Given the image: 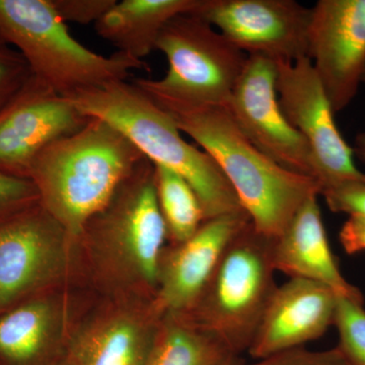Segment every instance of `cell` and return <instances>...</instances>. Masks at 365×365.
<instances>
[{"label":"cell","mask_w":365,"mask_h":365,"mask_svg":"<svg viewBox=\"0 0 365 365\" xmlns=\"http://www.w3.org/2000/svg\"><path fill=\"white\" fill-rule=\"evenodd\" d=\"M167 240L155 165L144 158L78 235L81 283L97 295L155 297Z\"/></svg>","instance_id":"cell-1"},{"label":"cell","mask_w":365,"mask_h":365,"mask_svg":"<svg viewBox=\"0 0 365 365\" xmlns=\"http://www.w3.org/2000/svg\"><path fill=\"white\" fill-rule=\"evenodd\" d=\"M153 101L217 163L259 234L279 237L309 197L321 196L314 178L283 169L255 148L227 108Z\"/></svg>","instance_id":"cell-2"},{"label":"cell","mask_w":365,"mask_h":365,"mask_svg":"<svg viewBox=\"0 0 365 365\" xmlns=\"http://www.w3.org/2000/svg\"><path fill=\"white\" fill-rule=\"evenodd\" d=\"M144 158L114 125L91 117L81 130L48 145L34 160L29 179L41 205L78 239Z\"/></svg>","instance_id":"cell-3"},{"label":"cell","mask_w":365,"mask_h":365,"mask_svg":"<svg viewBox=\"0 0 365 365\" xmlns=\"http://www.w3.org/2000/svg\"><path fill=\"white\" fill-rule=\"evenodd\" d=\"M68 100L86 116L114 125L150 162L184 178L198 196L205 222L245 211L217 163L187 143L172 117L138 86L115 81Z\"/></svg>","instance_id":"cell-4"},{"label":"cell","mask_w":365,"mask_h":365,"mask_svg":"<svg viewBox=\"0 0 365 365\" xmlns=\"http://www.w3.org/2000/svg\"><path fill=\"white\" fill-rule=\"evenodd\" d=\"M0 37L21 53L34 76L66 98L148 69L124 53L105 57L81 45L50 0H0Z\"/></svg>","instance_id":"cell-5"},{"label":"cell","mask_w":365,"mask_h":365,"mask_svg":"<svg viewBox=\"0 0 365 365\" xmlns=\"http://www.w3.org/2000/svg\"><path fill=\"white\" fill-rule=\"evenodd\" d=\"M272 240L252 222L230 242L207 287L189 314L232 354L248 352L277 285Z\"/></svg>","instance_id":"cell-6"},{"label":"cell","mask_w":365,"mask_h":365,"mask_svg":"<svg viewBox=\"0 0 365 365\" xmlns=\"http://www.w3.org/2000/svg\"><path fill=\"white\" fill-rule=\"evenodd\" d=\"M169 68L160 79L134 78L153 100L227 108L248 55L195 14H180L165 25L157 47Z\"/></svg>","instance_id":"cell-7"},{"label":"cell","mask_w":365,"mask_h":365,"mask_svg":"<svg viewBox=\"0 0 365 365\" xmlns=\"http://www.w3.org/2000/svg\"><path fill=\"white\" fill-rule=\"evenodd\" d=\"M73 284L83 285L78 239L40 202L0 223V313Z\"/></svg>","instance_id":"cell-8"},{"label":"cell","mask_w":365,"mask_h":365,"mask_svg":"<svg viewBox=\"0 0 365 365\" xmlns=\"http://www.w3.org/2000/svg\"><path fill=\"white\" fill-rule=\"evenodd\" d=\"M165 314L155 297L93 294L64 357L71 365H146Z\"/></svg>","instance_id":"cell-9"},{"label":"cell","mask_w":365,"mask_h":365,"mask_svg":"<svg viewBox=\"0 0 365 365\" xmlns=\"http://www.w3.org/2000/svg\"><path fill=\"white\" fill-rule=\"evenodd\" d=\"M276 66L281 110L311 148L322 192L350 182H365L364 173L355 165L352 146L338 130L335 113L311 59L276 60Z\"/></svg>","instance_id":"cell-10"},{"label":"cell","mask_w":365,"mask_h":365,"mask_svg":"<svg viewBox=\"0 0 365 365\" xmlns=\"http://www.w3.org/2000/svg\"><path fill=\"white\" fill-rule=\"evenodd\" d=\"M276 79L275 60L249 55L227 109L240 130L263 155L283 169L319 182L318 165L309 144L281 110Z\"/></svg>","instance_id":"cell-11"},{"label":"cell","mask_w":365,"mask_h":365,"mask_svg":"<svg viewBox=\"0 0 365 365\" xmlns=\"http://www.w3.org/2000/svg\"><path fill=\"white\" fill-rule=\"evenodd\" d=\"M93 292L73 284L47 290L0 313V365H52L64 356Z\"/></svg>","instance_id":"cell-12"},{"label":"cell","mask_w":365,"mask_h":365,"mask_svg":"<svg viewBox=\"0 0 365 365\" xmlns=\"http://www.w3.org/2000/svg\"><path fill=\"white\" fill-rule=\"evenodd\" d=\"M311 13L294 0H204L193 14L248 56L295 61L307 57Z\"/></svg>","instance_id":"cell-13"},{"label":"cell","mask_w":365,"mask_h":365,"mask_svg":"<svg viewBox=\"0 0 365 365\" xmlns=\"http://www.w3.org/2000/svg\"><path fill=\"white\" fill-rule=\"evenodd\" d=\"M90 119L68 98L31 76L0 109V173L29 179L34 160L48 145L81 130Z\"/></svg>","instance_id":"cell-14"},{"label":"cell","mask_w":365,"mask_h":365,"mask_svg":"<svg viewBox=\"0 0 365 365\" xmlns=\"http://www.w3.org/2000/svg\"><path fill=\"white\" fill-rule=\"evenodd\" d=\"M307 57L335 114L359 93L365 71V0H319L311 9Z\"/></svg>","instance_id":"cell-15"},{"label":"cell","mask_w":365,"mask_h":365,"mask_svg":"<svg viewBox=\"0 0 365 365\" xmlns=\"http://www.w3.org/2000/svg\"><path fill=\"white\" fill-rule=\"evenodd\" d=\"M251 222L246 211L206 220L187 241L165 247L155 300L165 314L190 313L230 242Z\"/></svg>","instance_id":"cell-16"},{"label":"cell","mask_w":365,"mask_h":365,"mask_svg":"<svg viewBox=\"0 0 365 365\" xmlns=\"http://www.w3.org/2000/svg\"><path fill=\"white\" fill-rule=\"evenodd\" d=\"M338 297L321 283L290 278L276 288L249 354L266 359L319 339L334 325Z\"/></svg>","instance_id":"cell-17"},{"label":"cell","mask_w":365,"mask_h":365,"mask_svg":"<svg viewBox=\"0 0 365 365\" xmlns=\"http://www.w3.org/2000/svg\"><path fill=\"white\" fill-rule=\"evenodd\" d=\"M318 198L309 197L282 234L272 240L273 267L290 278L321 283L339 297L364 302L359 288L341 273L329 244Z\"/></svg>","instance_id":"cell-18"},{"label":"cell","mask_w":365,"mask_h":365,"mask_svg":"<svg viewBox=\"0 0 365 365\" xmlns=\"http://www.w3.org/2000/svg\"><path fill=\"white\" fill-rule=\"evenodd\" d=\"M204 0L116 1L95 24L96 32L118 52L141 60L157 47L163 29L180 14H193Z\"/></svg>","instance_id":"cell-19"},{"label":"cell","mask_w":365,"mask_h":365,"mask_svg":"<svg viewBox=\"0 0 365 365\" xmlns=\"http://www.w3.org/2000/svg\"><path fill=\"white\" fill-rule=\"evenodd\" d=\"M232 354L189 314H165L146 365H222Z\"/></svg>","instance_id":"cell-20"},{"label":"cell","mask_w":365,"mask_h":365,"mask_svg":"<svg viewBox=\"0 0 365 365\" xmlns=\"http://www.w3.org/2000/svg\"><path fill=\"white\" fill-rule=\"evenodd\" d=\"M155 180L168 239L172 244L187 241L205 222L198 196L184 178L163 165H155Z\"/></svg>","instance_id":"cell-21"},{"label":"cell","mask_w":365,"mask_h":365,"mask_svg":"<svg viewBox=\"0 0 365 365\" xmlns=\"http://www.w3.org/2000/svg\"><path fill=\"white\" fill-rule=\"evenodd\" d=\"M334 326L339 334L337 346L352 365H365V309L364 302L338 297Z\"/></svg>","instance_id":"cell-22"},{"label":"cell","mask_w":365,"mask_h":365,"mask_svg":"<svg viewBox=\"0 0 365 365\" xmlns=\"http://www.w3.org/2000/svg\"><path fill=\"white\" fill-rule=\"evenodd\" d=\"M32 76V71L21 53L0 37V109Z\"/></svg>","instance_id":"cell-23"},{"label":"cell","mask_w":365,"mask_h":365,"mask_svg":"<svg viewBox=\"0 0 365 365\" xmlns=\"http://www.w3.org/2000/svg\"><path fill=\"white\" fill-rule=\"evenodd\" d=\"M39 202V194L31 180L0 173V223Z\"/></svg>","instance_id":"cell-24"},{"label":"cell","mask_w":365,"mask_h":365,"mask_svg":"<svg viewBox=\"0 0 365 365\" xmlns=\"http://www.w3.org/2000/svg\"><path fill=\"white\" fill-rule=\"evenodd\" d=\"M60 20L67 23L88 25L96 24L115 4L116 0H50Z\"/></svg>","instance_id":"cell-25"},{"label":"cell","mask_w":365,"mask_h":365,"mask_svg":"<svg viewBox=\"0 0 365 365\" xmlns=\"http://www.w3.org/2000/svg\"><path fill=\"white\" fill-rule=\"evenodd\" d=\"M321 196L333 212L365 218V182H350L326 189Z\"/></svg>","instance_id":"cell-26"},{"label":"cell","mask_w":365,"mask_h":365,"mask_svg":"<svg viewBox=\"0 0 365 365\" xmlns=\"http://www.w3.org/2000/svg\"><path fill=\"white\" fill-rule=\"evenodd\" d=\"M271 365H352L338 347L325 351H309L304 348L271 357Z\"/></svg>","instance_id":"cell-27"},{"label":"cell","mask_w":365,"mask_h":365,"mask_svg":"<svg viewBox=\"0 0 365 365\" xmlns=\"http://www.w3.org/2000/svg\"><path fill=\"white\" fill-rule=\"evenodd\" d=\"M340 244L348 255L365 251V218L349 216L339 234Z\"/></svg>","instance_id":"cell-28"},{"label":"cell","mask_w":365,"mask_h":365,"mask_svg":"<svg viewBox=\"0 0 365 365\" xmlns=\"http://www.w3.org/2000/svg\"><path fill=\"white\" fill-rule=\"evenodd\" d=\"M352 150L354 157L359 158L360 162L365 163V131L360 132L355 136Z\"/></svg>","instance_id":"cell-29"},{"label":"cell","mask_w":365,"mask_h":365,"mask_svg":"<svg viewBox=\"0 0 365 365\" xmlns=\"http://www.w3.org/2000/svg\"><path fill=\"white\" fill-rule=\"evenodd\" d=\"M222 365H271V357L266 359L258 360L255 364H246L242 361L240 356H230V359L225 360Z\"/></svg>","instance_id":"cell-30"},{"label":"cell","mask_w":365,"mask_h":365,"mask_svg":"<svg viewBox=\"0 0 365 365\" xmlns=\"http://www.w3.org/2000/svg\"><path fill=\"white\" fill-rule=\"evenodd\" d=\"M52 365H71L69 364V362L67 361L66 357H62L61 359H59L58 361L57 362H55L54 364H52Z\"/></svg>","instance_id":"cell-31"},{"label":"cell","mask_w":365,"mask_h":365,"mask_svg":"<svg viewBox=\"0 0 365 365\" xmlns=\"http://www.w3.org/2000/svg\"><path fill=\"white\" fill-rule=\"evenodd\" d=\"M362 83H365V71L364 73V78H362Z\"/></svg>","instance_id":"cell-32"}]
</instances>
